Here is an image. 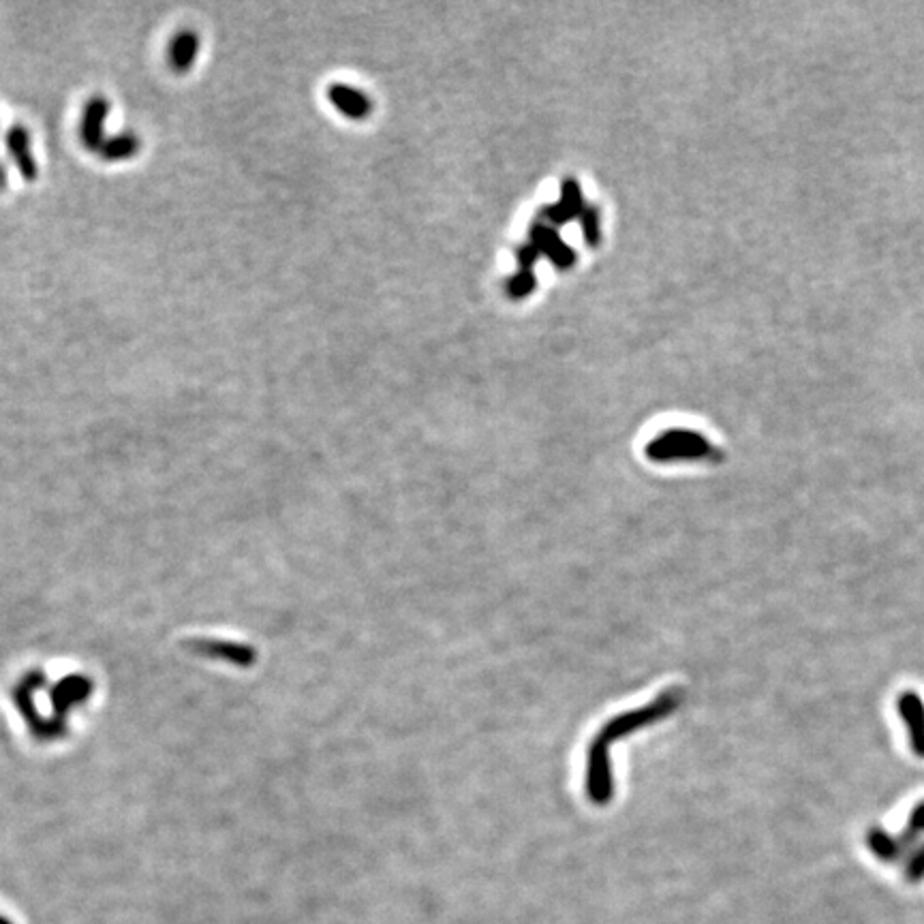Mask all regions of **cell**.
Returning a JSON list of instances; mask_svg holds the SVG:
<instances>
[{
    "label": "cell",
    "instance_id": "obj_8",
    "mask_svg": "<svg viewBox=\"0 0 924 924\" xmlns=\"http://www.w3.org/2000/svg\"><path fill=\"white\" fill-rule=\"evenodd\" d=\"M328 99L338 112L353 120H362L373 110L371 99H368L362 90H356L347 84H332L328 88Z\"/></svg>",
    "mask_w": 924,
    "mask_h": 924
},
{
    "label": "cell",
    "instance_id": "obj_4",
    "mask_svg": "<svg viewBox=\"0 0 924 924\" xmlns=\"http://www.w3.org/2000/svg\"><path fill=\"white\" fill-rule=\"evenodd\" d=\"M529 242L539 251V255H546L559 270H567L576 264V251L561 240L557 229L546 223H535L531 227Z\"/></svg>",
    "mask_w": 924,
    "mask_h": 924
},
{
    "label": "cell",
    "instance_id": "obj_6",
    "mask_svg": "<svg viewBox=\"0 0 924 924\" xmlns=\"http://www.w3.org/2000/svg\"><path fill=\"white\" fill-rule=\"evenodd\" d=\"M7 150L24 180L33 182L39 178V163L33 154V146H30V133L24 127L15 125L7 131Z\"/></svg>",
    "mask_w": 924,
    "mask_h": 924
},
{
    "label": "cell",
    "instance_id": "obj_11",
    "mask_svg": "<svg viewBox=\"0 0 924 924\" xmlns=\"http://www.w3.org/2000/svg\"><path fill=\"white\" fill-rule=\"evenodd\" d=\"M537 281L533 270H518L510 281H507V294L514 300H522L533 294Z\"/></svg>",
    "mask_w": 924,
    "mask_h": 924
},
{
    "label": "cell",
    "instance_id": "obj_1",
    "mask_svg": "<svg viewBox=\"0 0 924 924\" xmlns=\"http://www.w3.org/2000/svg\"><path fill=\"white\" fill-rule=\"evenodd\" d=\"M681 700H683L681 689L664 691L655 702L638 708V711H629L619 717H612L606 726L597 732L595 741H599L604 747L610 749L612 743L621 741V738L629 736L631 732L642 730L646 726H651V723H657L661 719H666L668 715H672L676 708L681 706Z\"/></svg>",
    "mask_w": 924,
    "mask_h": 924
},
{
    "label": "cell",
    "instance_id": "obj_3",
    "mask_svg": "<svg viewBox=\"0 0 924 924\" xmlns=\"http://www.w3.org/2000/svg\"><path fill=\"white\" fill-rule=\"evenodd\" d=\"M587 794L599 807L608 805L614 796V779H612L608 747H604L599 741H593L589 747Z\"/></svg>",
    "mask_w": 924,
    "mask_h": 924
},
{
    "label": "cell",
    "instance_id": "obj_2",
    "mask_svg": "<svg viewBox=\"0 0 924 924\" xmlns=\"http://www.w3.org/2000/svg\"><path fill=\"white\" fill-rule=\"evenodd\" d=\"M646 456L655 462H672V460H700L713 456V448L702 435L693 430L674 428L666 430L646 445Z\"/></svg>",
    "mask_w": 924,
    "mask_h": 924
},
{
    "label": "cell",
    "instance_id": "obj_10",
    "mask_svg": "<svg viewBox=\"0 0 924 924\" xmlns=\"http://www.w3.org/2000/svg\"><path fill=\"white\" fill-rule=\"evenodd\" d=\"M559 204L572 214L574 219H580V214L584 212V197L580 193V187H578V182L574 178H567L563 180L561 184V197H559Z\"/></svg>",
    "mask_w": 924,
    "mask_h": 924
},
{
    "label": "cell",
    "instance_id": "obj_14",
    "mask_svg": "<svg viewBox=\"0 0 924 924\" xmlns=\"http://www.w3.org/2000/svg\"><path fill=\"white\" fill-rule=\"evenodd\" d=\"M5 184H7V169L3 163H0V187H5Z\"/></svg>",
    "mask_w": 924,
    "mask_h": 924
},
{
    "label": "cell",
    "instance_id": "obj_12",
    "mask_svg": "<svg viewBox=\"0 0 924 924\" xmlns=\"http://www.w3.org/2000/svg\"><path fill=\"white\" fill-rule=\"evenodd\" d=\"M580 229L589 246H597L602 240V225H599V212L595 206H587L580 214Z\"/></svg>",
    "mask_w": 924,
    "mask_h": 924
},
{
    "label": "cell",
    "instance_id": "obj_13",
    "mask_svg": "<svg viewBox=\"0 0 924 924\" xmlns=\"http://www.w3.org/2000/svg\"><path fill=\"white\" fill-rule=\"evenodd\" d=\"M542 257L539 255V251L535 249V246L531 242H527L525 246H520L518 253H516V261H518V270H533L535 266V261Z\"/></svg>",
    "mask_w": 924,
    "mask_h": 924
},
{
    "label": "cell",
    "instance_id": "obj_5",
    "mask_svg": "<svg viewBox=\"0 0 924 924\" xmlns=\"http://www.w3.org/2000/svg\"><path fill=\"white\" fill-rule=\"evenodd\" d=\"M110 101H107L105 97L101 95H95V97H90L84 105V112H82V122H80V137H82V144L88 148V150H101V146L105 144V122H107V116H110Z\"/></svg>",
    "mask_w": 924,
    "mask_h": 924
},
{
    "label": "cell",
    "instance_id": "obj_7",
    "mask_svg": "<svg viewBox=\"0 0 924 924\" xmlns=\"http://www.w3.org/2000/svg\"><path fill=\"white\" fill-rule=\"evenodd\" d=\"M199 54V35L193 28H184L174 35L167 45V63L176 73H187L193 69Z\"/></svg>",
    "mask_w": 924,
    "mask_h": 924
},
{
    "label": "cell",
    "instance_id": "obj_9",
    "mask_svg": "<svg viewBox=\"0 0 924 924\" xmlns=\"http://www.w3.org/2000/svg\"><path fill=\"white\" fill-rule=\"evenodd\" d=\"M140 146H142V142H140V137H137V135L118 133V135L107 137L105 144L99 150V154L105 161H127L131 157H135L137 150H140Z\"/></svg>",
    "mask_w": 924,
    "mask_h": 924
}]
</instances>
